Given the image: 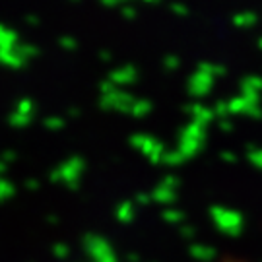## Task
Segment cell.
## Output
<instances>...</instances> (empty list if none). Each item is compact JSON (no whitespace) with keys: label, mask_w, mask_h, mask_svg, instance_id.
<instances>
[{"label":"cell","mask_w":262,"mask_h":262,"mask_svg":"<svg viewBox=\"0 0 262 262\" xmlns=\"http://www.w3.org/2000/svg\"><path fill=\"white\" fill-rule=\"evenodd\" d=\"M224 74H225L224 66L212 64V62H200L196 72L188 78V84H187L188 94L194 95V97H204L214 88L215 80Z\"/></svg>","instance_id":"1"},{"label":"cell","mask_w":262,"mask_h":262,"mask_svg":"<svg viewBox=\"0 0 262 262\" xmlns=\"http://www.w3.org/2000/svg\"><path fill=\"white\" fill-rule=\"evenodd\" d=\"M99 92H101V105H103V107H115V109H124V107H128V109H130L132 103L136 101L128 92H124L122 88L113 85L109 80H105L103 84L99 85Z\"/></svg>","instance_id":"2"},{"label":"cell","mask_w":262,"mask_h":262,"mask_svg":"<svg viewBox=\"0 0 262 262\" xmlns=\"http://www.w3.org/2000/svg\"><path fill=\"white\" fill-rule=\"evenodd\" d=\"M113 85H117V88H122L124 90V85L128 84H134L136 80H138V70H136V66L132 64H124L121 68H115L109 78H107Z\"/></svg>","instance_id":"3"},{"label":"cell","mask_w":262,"mask_h":262,"mask_svg":"<svg viewBox=\"0 0 262 262\" xmlns=\"http://www.w3.org/2000/svg\"><path fill=\"white\" fill-rule=\"evenodd\" d=\"M239 94L245 97H251L254 101H258V95L262 94V78L260 76H247L241 85H239Z\"/></svg>","instance_id":"4"},{"label":"cell","mask_w":262,"mask_h":262,"mask_svg":"<svg viewBox=\"0 0 262 262\" xmlns=\"http://www.w3.org/2000/svg\"><path fill=\"white\" fill-rule=\"evenodd\" d=\"M19 43L21 41H19L18 31L0 24V51H12V49L19 47Z\"/></svg>","instance_id":"5"},{"label":"cell","mask_w":262,"mask_h":262,"mask_svg":"<svg viewBox=\"0 0 262 262\" xmlns=\"http://www.w3.org/2000/svg\"><path fill=\"white\" fill-rule=\"evenodd\" d=\"M258 21V16L254 12H239L233 16V24L237 28H253Z\"/></svg>","instance_id":"6"},{"label":"cell","mask_w":262,"mask_h":262,"mask_svg":"<svg viewBox=\"0 0 262 262\" xmlns=\"http://www.w3.org/2000/svg\"><path fill=\"white\" fill-rule=\"evenodd\" d=\"M150 109H151L150 101H144V99H136V101L132 103V107H130V113H132V115H138V117H142V115L150 113Z\"/></svg>","instance_id":"7"},{"label":"cell","mask_w":262,"mask_h":262,"mask_svg":"<svg viewBox=\"0 0 262 262\" xmlns=\"http://www.w3.org/2000/svg\"><path fill=\"white\" fill-rule=\"evenodd\" d=\"M163 68L167 70V72H173V70H177L179 66H181V58H179L177 55H167L165 58H163Z\"/></svg>","instance_id":"8"},{"label":"cell","mask_w":262,"mask_h":262,"mask_svg":"<svg viewBox=\"0 0 262 262\" xmlns=\"http://www.w3.org/2000/svg\"><path fill=\"white\" fill-rule=\"evenodd\" d=\"M16 113L19 115H24V117H31V113H33V101L31 99H21L16 107Z\"/></svg>","instance_id":"9"},{"label":"cell","mask_w":262,"mask_h":262,"mask_svg":"<svg viewBox=\"0 0 262 262\" xmlns=\"http://www.w3.org/2000/svg\"><path fill=\"white\" fill-rule=\"evenodd\" d=\"M58 45L64 49V51H76V49H78V41H76L74 37H70V35H68V37L58 39Z\"/></svg>","instance_id":"10"},{"label":"cell","mask_w":262,"mask_h":262,"mask_svg":"<svg viewBox=\"0 0 262 262\" xmlns=\"http://www.w3.org/2000/svg\"><path fill=\"white\" fill-rule=\"evenodd\" d=\"M121 14H122V18H124V19H134L138 12H136V8H134V6H130V2H128V4H124V6L121 8Z\"/></svg>","instance_id":"11"},{"label":"cell","mask_w":262,"mask_h":262,"mask_svg":"<svg viewBox=\"0 0 262 262\" xmlns=\"http://www.w3.org/2000/svg\"><path fill=\"white\" fill-rule=\"evenodd\" d=\"M171 12H173V14H179L181 18H187L188 16V8L185 4H181V2H173V4H171Z\"/></svg>","instance_id":"12"},{"label":"cell","mask_w":262,"mask_h":262,"mask_svg":"<svg viewBox=\"0 0 262 262\" xmlns=\"http://www.w3.org/2000/svg\"><path fill=\"white\" fill-rule=\"evenodd\" d=\"M99 2H101L103 6H109V8H111V6H119V4H122V6L128 4V0H99Z\"/></svg>","instance_id":"13"},{"label":"cell","mask_w":262,"mask_h":262,"mask_svg":"<svg viewBox=\"0 0 262 262\" xmlns=\"http://www.w3.org/2000/svg\"><path fill=\"white\" fill-rule=\"evenodd\" d=\"M26 24H28V26H39V16H35V14H29L28 18H26Z\"/></svg>","instance_id":"14"},{"label":"cell","mask_w":262,"mask_h":262,"mask_svg":"<svg viewBox=\"0 0 262 262\" xmlns=\"http://www.w3.org/2000/svg\"><path fill=\"white\" fill-rule=\"evenodd\" d=\"M101 58H103V60H109V58H111V55H109V53H107V51H105V53H101Z\"/></svg>","instance_id":"15"},{"label":"cell","mask_w":262,"mask_h":262,"mask_svg":"<svg viewBox=\"0 0 262 262\" xmlns=\"http://www.w3.org/2000/svg\"><path fill=\"white\" fill-rule=\"evenodd\" d=\"M142 2H150V4H156V2H159V0H142Z\"/></svg>","instance_id":"16"},{"label":"cell","mask_w":262,"mask_h":262,"mask_svg":"<svg viewBox=\"0 0 262 262\" xmlns=\"http://www.w3.org/2000/svg\"><path fill=\"white\" fill-rule=\"evenodd\" d=\"M258 47H260V51H262V37L258 39Z\"/></svg>","instance_id":"17"},{"label":"cell","mask_w":262,"mask_h":262,"mask_svg":"<svg viewBox=\"0 0 262 262\" xmlns=\"http://www.w3.org/2000/svg\"><path fill=\"white\" fill-rule=\"evenodd\" d=\"M224 262H243V260H224Z\"/></svg>","instance_id":"18"},{"label":"cell","mask_w":262,"mask_h":262,"mask_svg":"<svg viewBox=\"0 0 262 262\" xmlns=\"http://www.w3.org/2000/svg\"><path fill=\"white\" fill-rule=\"evenodd\" d=\"M72 2H78V0H72Z\"/></svg>","instance_id":"19"}]
</instances>
